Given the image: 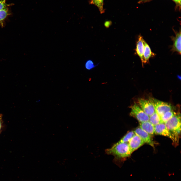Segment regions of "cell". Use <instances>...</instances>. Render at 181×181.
<instances>
[{"instance_id": "1", "label": "cell", "mask_w": 181, "mask_h": 181, "mask_svg": "<svg viewBox=\"0 0 181 181\" xmlns=\"http://www.w3.org/2000/svg\"><path fill=\"white\" fill-rule=\"evenodd\" d=\"M106 153L114 157L113 162L120 167L125 158L130 155L128 143H122L119 141L115 143L110 148L106 149Z\"/></svg>"}, {"instance_id": "2", "label": "cell", "mask_w": 181, "mask_h": 181, "mask_svg": "<svg viewBox=\"0 0 181 181\" xmlns=\"http://www.w3.org/2000/svg\"><path fill=\"white\" fill-rule=\"evenodd\" d=\"M164 123L167 129L177 139H178L181 130L180 114L175 115Z\"/></svg>"}, {"instance_id": "3", "label": "cell", "mask_w": 181, "mask_h": 181, "mask_svg": "<svg viewBox=\"0 0 181 181\" xmlns=\"http://www.w3.org/2000/svg\"><path fill=\"white\" fill-rule=\"evenodd\" d=\"M149 100L153 104L155 111L160 117L166 112L172 110L171 105L167 103L151 98Z\"/></svg>"}, {"instance_id": "4", "label": "cell", "mask_w": 181, "mask_h": 181, "mask_svg": "<svg viewBox=\"0 0 181 181\" xmlns=\"http://www.w3.org/2000/svg\"><path fill=\"white\" fill-rule=\"evenodd\" d=\"M130 116L135 118L140 122L149 121V116L135 103L130 106Z\"/></svg>"}, {"instance_id": "5", "label": "cell", "mask_w": 181, "mask_h": 181, "mask_svg": "<svg viewBox=\"0 0 181 181\" xmlns=\"http://www.w3.org/2000/svg\"><path fill=\"white\" fill-rule=\"evenodd\" d=\"M155 131L156 134L168 137L173 142L178 141L177 139L167 129L164 123H161L155 126Z\"/></svg>"}, {"instance_id": "6", "label": "cell", "mask_w": 181, "mask_h": 181, "mask_svg": "<svg viewBox=\"0 0 181 181\" xmlns=\"http://www.w3.org/2000/svg\"><path fill=\"white\" fill-rule=\"evenodd\" d=\"M139 106L149 116L155 111L154 105L150 100L143 99H139L138 100Z\"/></svg>"}, {"instance_id": "7", "label": "cell", "mask_w": 181, "mask_h": 181, "mask_svg": "<svg viewBox=\"0 0 181 181\" xmlns=\"http://www.w3.org/2000/svg\"><path fill=\"white\" fill-rule=\"evenodd\" d=\"M175 36L170 37L171 39L173 42V44L171 46V50L172 52H176L179 55L181 54V30L180 29L178 31H176L173 29Z\"/></svg>"}, {"instance_id": "8", "label": "cell", "mask_w": 181, "mask_h": 181, "mask_svg": "<svg viewBox=\"0 0 181 181\" xmlns=\"http://www.w3.org/2000/svg\"><path fill=\"white\" fill-rule=\"evenodd\" d=\"M144 143V142L139 136L135 134L128 142L130 154H131Z\"/></svg>"}, {"instance_id": "9", "label": "cell", "mask_w": 181, "mask_h": 181, "mask_svg": "<svg viewBox=\"0 0 181 181\" xmlns=\"http://www.w3.org/2000/svg\"><path fill=\"white\" fill-rule=\"evenodd\" d=\"M135 134L139 136L145 142L154 147V143L150 135L140 127L136 128L134 131Z\"/></svg>"}, {"instance_id": "10", "label": "cell", "mask_w": 181, "mask_h": 181, "mask_svg": "<svg viewBox=\"0 0 181 181\" xmlns=\"http://www.w3.org/2000/svg\"><path fill=\"white\" fill-rule=\"evenodd\" d=\"M144 39L143 37L140 35L138 37L136 44L135 51L139 57L141 61L142 65L144 60Z\"/></svg>"}, {"instance_id": "11", "label": "cell", "mask_w": 181, "mask_h": 181, "mask_svg": "<svg viewBox=\"0 0 181 181\" xmlns=\"http://www.w3.org/2000/svg\"><path fill=\"white\" fill-rule=\"evenodd\" d=\"M144 60L143 65L148 63L150 58L154 57L155 54L152 52L150 48L147 43L144 40Z\"/></svg>"}, {"instance_id": "12", "label": "cell", "mask_w": 181, "mask_h": 181, "mask_svg": "<svg viewBox=\"0 0 181 181\" xmlns=\"http://www.w3.org/2000/svg\"><path fill=\"white\" fill-rule=\"evenodd\" d=\"M140 127L150 135L155 133V126L149 121L140 122Z\"/></svg>"}, {"instance_id": "13", "label": "cell", "mask_w": 181, "mask_h": 181, "mask_svg": "<svg viewBox=\"0 0 181 181\" xmlns=\"http://www.w3.org/2000/svg\"><path fill=\"white\" fill-rule=\"evenodd\" d=\"M149 121L154 126L161 123L160 117L156 111L149 116Z\"/></svg>"}, {"instance_id": "14", "label": "cell", "mask_w": 181, "mask_h": 181, "mask_svg": "<svg viewBox=\"0 0 181 181\" xmlns=\"http://www.w3.org/2000/svg\"><path fill=\"white\" fill-rule=\"evenodd\" d=\"M175 115V113L173 110L166 112L160 117L161 123H165Z\"/></svg>"}, {"instance_id": "15", "label": "cell", "mask_w": 181, "mask_h": 181, "mask_svg": "<svg viewBox=\"0 0 181 181\" xmlns=\"http://www.w3.org/2000/svg\"><path fill=\"white\" fill-rule=\"evenodd\" d=\"M104 0H91L89 2L90 4L96 6L98 8L101 14L105 12L103 8Z\"/></svg>"}, {"instance_id": "16", "label": "cell", "mask_w": 181, "mask_h": 181, "mask_svg": "<svg viewBox=\"0 0 181 181\" xmlns=\"http://www.w3.org/2000/svg\"><path fill=\"white\" fill-rule=\"evenodd\" d=\"M135 134L134 131H130L127 132L119 141L122 143H128Z\"/></svg>"}, {"instance_id": "17", "label": "cell", "mask_w": 181, "mask_h": 181, "mask_svg": "<svg viewBox=\"0 0 181 181\" xmlns=\"http://www.w3.org/2000/svg\"><path fill=\"white\" fill-rule=\"evenodd\" d=\"M9 14L8 8L6 7L0 10V23L3 25V22Z\"/></svg>"}, {"instance_id": "18", "label": "cell", "mask_w": 181, "mask_h": 181, "mask_svg": "<svg viewBox=\"0 0 181 181\" xmlns=\"http://www.w3.org/2000/svg\"><path fill=\"white\" fill-rule=\"evenodd\" d=\"M99 63L95 65L94 62L91 60H88L85 62V68L88 70H91L97 66Z\"/></svg>"}, {"instance_id": "19", "label": "cell", "mask_w": 181, "mask_h": 181, "mask_svg": "<svg viewBox=\"0 0 181 181\" xmlns=\"http://www.w3.org/2000/svg\"><path fill=\"white\" fill-rule=\"evenodd\" d=\"M6 0H0V10L3 9L10 5L6 3Z\"/></svg>"}, {"instance_id": "20", "label": "cell", "mask_w": 181, "mask_h": 181, "mask_svg": "<svg viewBox=\"0 0 181 181\" xmlns=\"http://www.w3.org/2000/svg\"><path fill=\"white\" fill-rule=\"evenodd\" d=\"M112 22L111 21H105L104 24V26L106 28H108L112 25Z\"/></svg>"}, {"instance_id": "21", "label": "cell", "mask_w": 181, "mask_h": 181, "mask_svg": "<svg viewBox=\"0 0 181 181\" xmlns=\"http://www.w3.org/2000/svg\"><path fill=\"white\" fill-rule=\"evenodd\" d=\"M2 115L0 114V130L1 126L2 123Z\"/></svg>"}, {"instance_id": "22", "label": "cell", "mask_w": 181, "mask_h": 181, "mask_svg": "<svg viewBox=\"0 0 181 181\" xmlns=\"http://www.w3.org/2000/svg\"><path fill=\"white\" fill-rule=\"evenodd\" d=\"M175 2L176 3L178 4L179 5H180V3L179 1L178 0H172Z\"/></svg>"}, {"instance_id": "23", "label": "cell", "mask_w": 181, "mask_h": 181, "mask_svg": "<svg viewBox=\"0 0 181 181\" xmlns=\"http://www.w3.org/2000/svg\"><path fill=\"white\" fill-rule=\"evenodd\" d=\"M149 0H141L140 2H147V1H149Z\"/></svg>"}, {"instance_id": "24", "label": "cell", "mask_w": 181, "mask_h": 181, "mask_svg": "<svg viewBox=\"0 0 181 181\" xmlns=\"http://www.w3.org/2000/svg\"><path fill=\"white\" fill-rule=\"evenodd\" d=\"M178 1H179L180 3L181 0H178Z\"/></svg>"}]
</instances>
